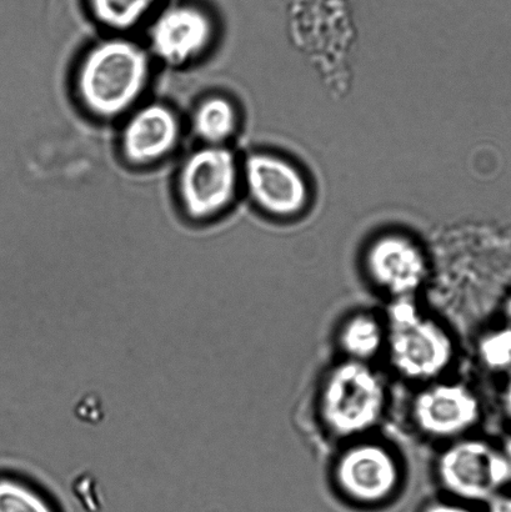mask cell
Wrapping results in <instances>:
<instances>
[{
	"instance_id": "obj_1",
	"label": "cell",
	"mask_w": 511,
	"mask_h": 512,
	"mask_svg": "<svg viewBox=\"0 0 511 512\" xmlns=\"http://www.w3.org/2000/svg\"><path fill=\"white\" fill-rule=\"evenodd\" d=\"M152 77V57L133 39L100 40L84 54L75 73V92L93 117L112 120L137 107Z\"/></svg>"
},
{
	"instance_id": "obj_2",
	"label": "cell",
	"mask_w": 511,
	"mask_h": 512,
	"mask_svg": "<svg viewBox=\"0 0 511 512\" xmlns=\"http://www.w3.org/2000/svg\"><path fill=\"white\" fill-rule=\"evenodd\" d=\"M388 403V385L372 364L342 359L320 385V423L343 443L367 438L382 424Z\"/></svg>"
},
{
	"instance_id": "obj_3",
	"label": "cell",
	"mask_w": 511,
	"mask_h": 512,
	"mask_svg": "<svg viewBox=\"0 0 511 512\" xmlns=\"http://www.w3.org/2000/svg\"><path fill=\"white\" fill-rule=\"evenodd\" d=\"M385 355L394 373L424 385L443 379L457 359L452 331L419 308L415 299L390 301Z\"/></svg>"
},
{
	"instance_id": "obj_4",
	"label": "cell",
	"mask_w": 511,
	"mask_h": 512,
	"mask_svg": "<svg viewBox=\"0 0 511 512\" xmlns=\"http://www.w3.org/2000/svg\"><path fill=\"white\" fill-rule=\"evenodd\" d=\"M435 476L448 498L472 505L487 503L510 485L502 446L472 435L444 445L435 460Z\"/></svg>"
},
{
	"instance_id": "obj_5",
	"label": "cell",
	"mask_w": 511,
	"mask_h": 512,
	"mask_svg": "<svg viewBox=\"0 0 511 512\" xmlns=\"http://www.w3.org/2000/svg\"><path fill=\"white\" fill-rule=\"evenodd\" d=\"M335 488L360 506H379L394 498L403 483L399 456L372 436L344 443L333 464Z\"/></svg>"
},
{
	"instance_id": "obj_6",
	"label": "cell",
	"mask_w": 511,
	"mask_h": 512,
	"mask_svg": "<svg viewBox=\"0 0 511 512\" xmlns=\"http://www.w3.org/2000/svg\"><path fill=\"white\" fill-rule=\"evenodd\" d=\"M239 169L234 154L225 145H204L194 150L179 169L177 193L188 218L207 222L234 202Z\"/></svg>"
},
{
	"instance_id": "obj_7",
	"label": "cell",
	"mask_w": 511,
	"mask_h": 512,
	"mask_svg": "<svg viewBox=\"0 0 511 512\" xmlns=\"http://www.w3.org/2000/svg\"><path fill=\"white\" fill-rule=\"evenodd\" d=\"M479 396L460 380L439 379L422 385L410 404V419L420 434L435 441L470 435L482 419Z\"/></svg>"
},
{
	"instance_id": "obj_8",
	"label": "cell",
	"mask_w": 511,
	"mask_h": 512,
	"mask_svg": "<svg viewBox=\"0 0 511 512\" xmlns=\"http://www.w3.org/2000/svg\"><path fill=\"white\" fill-rule=\"evenodd\" d=\"M370 283L390 301L415 299L429 276V263L417 243L399 234L370 244L364 258Z\"/></svg>"
},
{
	"instance_id": "obj_9",
	"label": "cell",
	"mask_w": 511,
	"mask_h": 512,
	"mask_svg": "<svg viewBox=\"0 0 511 512\" xmlns=\"http://www.w3.org/2000/svg\"><path fill=\"white\" fill-rule=\"evenodd\" d=\"M214 37V20L207 10L192 3L172 4L150 24L149 53L180 67L207 53Z\"/></svg>"
},
{
	"instance_id": "obj_10",
	"label": "cell",
	"mask_w": 511,
	"mask_h": 512,
	"mask_svg": "<svg viewBox=\"0 0 511 512\" xmlns=\"http://www.w3.org/2000/svg\"><path fill=\"white\" fill-rule=\"evenodd\" d=\"M244 179L253 202L273 217H294L307 207L308 184L287 160L254 154L245 163Z\"/></svg>"
},
{
	"instance_id": "obj_11",
	"label": "cell",
	"mask_w": 511,
	"mask_h": 512,
	"mask_svg": "<svg viewBox=\"0 0 511 512\" xmlns=\"http://www.w3.org/2000/svg\"><path fill=\"white\" fill-rule=\"evenodd\" d=\"M182 125L168 105L152 103L135 109L120 134V150L128 163L145 167L160 162L178 147Z\"/></svg>"
},
{
	"instance_id": "obj_12",
	"label": "cell",
	"mask_w": 511,
	"mask_h": 512,
	"mask_svg": "<svg viewBox=\"0 0 511 512\" xmlns=\"http://www.w3.org/2000/svg\"><path fill=\"white\" fill-rule=\"evenodd\" d=\"M337 344L342 359L372 364L387 345L385 319L372 311L360 310L350 314L340 325Z\"/></svg>"
},
{
	"instance_id": "obj_13",
	"label": "cell",
	"mask_w": 511,
	"mask_h": 512,
	"mask_svg": "<svg viewBox=\"0 0 511 512\" xmlns=\"http://www.w3.org/2000/svg\"><path fill=\"white\" fill-rule=\"evenodd\" d=\"M238 110L232 100L210 95L200 100L192 115V128L204 145H224L237 132Z\"/></svg>"
},
{
	"instance_id": "obj_14",
	"label": "cell",
	"mask_w": 511,
	"mask_h": 512,
	"mask_svg": "<svg viewBox=\"0 0 511 512\" xmlns=\"http://www.w3.org/2000/svg\"><path fill=\"white\" fill-rule=\"evenodd\" d=\"M159 0H88L90 13L113 32H128L148 17Z\"/></svg>"
},
{
	"instance_id": "obj_15",
	"label": "cell",
	"mask_w": 511,
	"mask_h": 512,
	"mask_svg": "<svg viewBox=\"0 0 511 512\" xmlns=\"http://www.w3.org/2000/svg\"><path fill=\"white\" fill-rule=\"evenodd\" d=\"M0 512H58L42 493L22 481L0 479Z\"/></svg>"
},
{
	"instance_id": "obj_16",
	"label": "cell",
	"mask_w": 511,
	"mask_h": 512,
	"mask_svg": "<svg viewBox=\"0 0 511 512\" xmlns=\"http://www.w3.org/2000/svg\"><path fill=\"white\" fill-rule=\"evenodd\" d=\"M479 359L485 368L493 371L511 369V328L490 331L479 341Z\"/></svg>"
},
{
	"instance_id": "obj_17",
	"label": "cell",
	"mask_w": 511,
	"mask_h": 512,
	"mask_svg": "<svg viewBox=\"0 0 511 512\" xmlns=\"http://www.w3.org/2000/svg\"><path fill=\"white\" fill-rule=\"evenodd\" d=\"M422 512H479L474 505L463 503V501L445 498L432 500L424 506Z\"/></svg>"
},
{
	"instance_id": "obj_18",
	"label": "cell",
	"mask_w": 511,
	"mask_h": 512,
	"mask_svg": "<svg viewBox=\"0 0 511 512\" xmlns=\"http://www.w3.org/2000/svg\"><path fill=\"white\" fill-rule=\"evenodd\" d=\"M485 505H487L485 512H511V493L505 490L500 491Z\"/></svg>"
},
{
	"instance_id": "obj_19",
	"label": "cell",
	"mask_w": 511,
	"mask_h": 512,
	"mask_svg": "<svg viewBox=\"0 0 511 512\" xmlns=\"http://www.w3.org/2000/svg\"><path fill=\"white\" fill-rule=\"evenodd\" d=\"M503 406L505 413L511 419V369L508 371L507 383H505L503 389Z\"/></svg>"
},
{
	"instance_id": "obj_20",
	"label": "cell",
	"mask_w": 511,
	"mask_h": 512,
	"mask_svg": "<svg viewBox=\"0 0 511 512\" xmlns=\"http://www.w3.org/2000/svg\"><path fill=\"white\" fill-rule=\"evenodd\" d=\"M504 318L505 321H507V325H509L511 328V293L509 294L507 300H505Z\"/></svg>"
},
{
	"instance_id": "obj_21",
	"label": "cell",
	"mask_w": 511,
	"mask_h": 512,
	"mask_svg": "<svg viewBox=\"0 0 511 512\" xmlns=\"http://www.w3.org/2000/svg\"><path fill=\"white\" fill-rule=\"evenodd\" d=\"M502 449L504 451L505 458H507L508 461L511 484V438L504 444V446H502Z\"/></svg>"
}]
</instances>
